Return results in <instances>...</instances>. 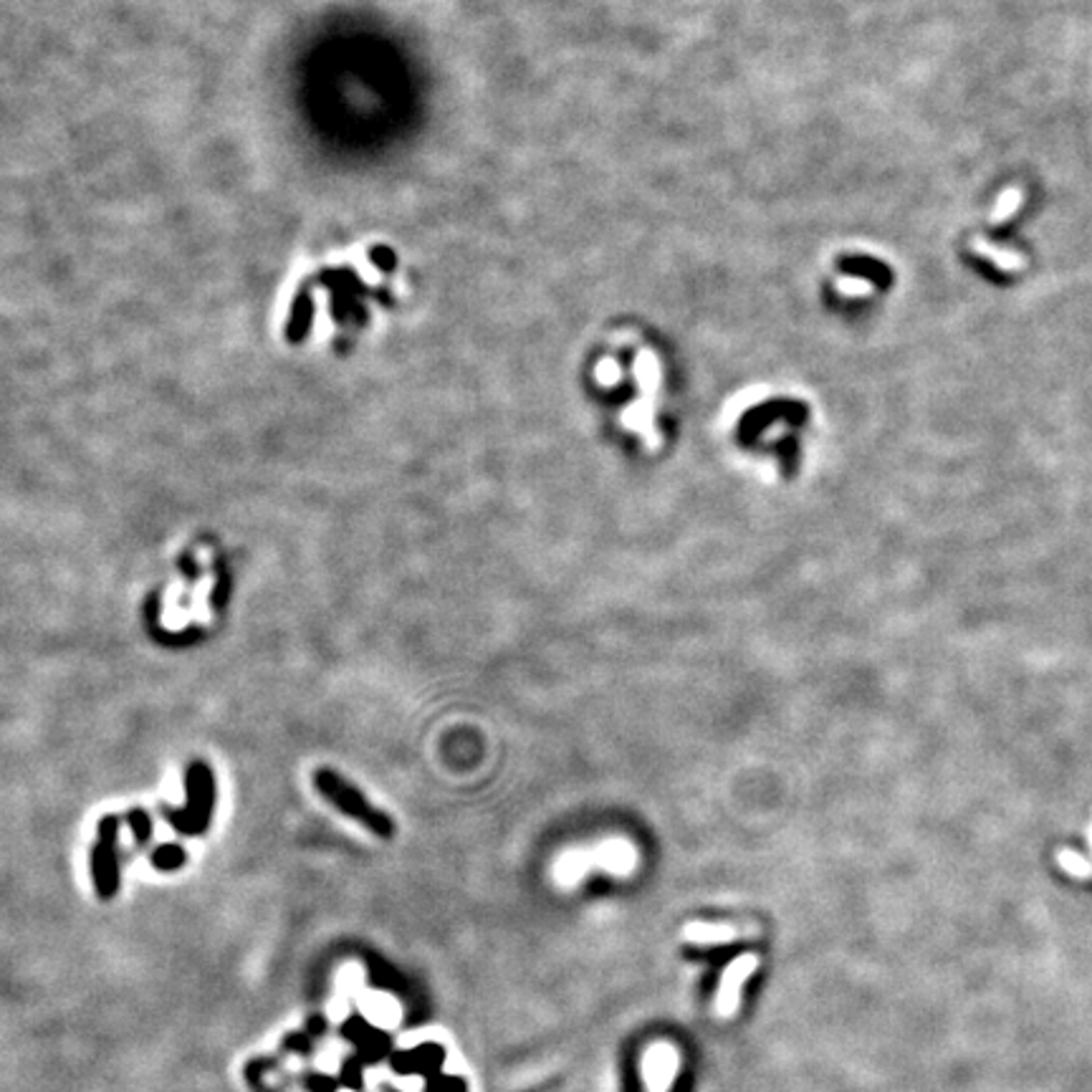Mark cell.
Listing matches in <instances>:
<instances>
[{"label": "cell", "instance_id": "1", "mask_svg": "<svg viewBox=\"0 0 1092 1092\" xmlns=\"http://www.w3.org/2000/svg\"><path fill=\"white\" fill-rule=\"evenodd\" d=\"M314 787L316 792L329 801L336 812H342L344 817L354 820L357 825H362L367 832H372L380 840H393L395 837V820L380 809L377 804H372L367 796L344 776H339L329 766H322L314 771Z\"/></svg>", "mask_w": 1092, "mask_h": 1092}, {"label": "cell", "instance_id": "2", "mask_svg": "<svg viewBox=\"0 0 1092 1092\" xmlns=\"http://www.w3.org/2000/svg\"><path fill=\"white\" fill-rule=\"evenodd\" d=\"M215 812V776L208 762H193L185 769V804L163 807L165 820L175 832L200 837L205 834Z\"/></svg>", "mask_w": 1092, "mask_h": 1092}, {"label": "cell", "instance_id": "3", "mask_svg": "<svg viewBox=\"0 0 1092 1092\" xmlns=\"http://www.w3.org/2000/svg\"><path fill=\"white\" fill-rule=\"evenodd\" d=\"M117 840H119V817L117 814L101 817L97 827V842L92 847V880L101 900H112L119 891Z\"/></svg>", "mask_w": 1092, "mask_h": 1092}, {"label": "cell", "instance_id": "4", "mask_svg": "<svg viewBox=\"0 0 1092 1092\" xmlns=\"http://www.w3.org/2000/svg\"><path fill=\"white\" fill-rule=\"evenodd\" d=\"M635 374H637L640 387H642V399L637 402V407H632V410H628L623 415V420H625V428H632V431L640 432L642 440H645V445L653 450L661 443V435L655 432V425H653V402H655L658 382H661V369H658V360H655L653 352L642 349L637 354Z\"/></svg>", "mask_w": 1092, "mask_h": 1092}, {"label": "cell", "instance_id": "5", "mask_svg": "<svg viewBox=\"0 0 1092 1092\" xmlns=\"http://www.w3.org/2000/svg\"><path fill=\"white\" fill-rule=\"evenodd\" d=\"M757 966H759V956H754V954H744L726 966V971L721 976V987L716 993V1004H713L716 1014L721 1019H728V1017L736 1014L738 1001H741V987L757 971Z\"/></svg>", "mask_w": 1092, "mask_h": 1092}, {"label": "cell", "instance_id": "6", "mask_svg": "<svg viewBox=\"0 0 1092 1092\" xmlns=\"http://www.w3.org/2000/svg\"><path fill=\"white\" fill-rule=\"evenodd\" d=\"M678 1052L667 1042H655L642 1057V1077L648 1092H670V1085L678 1075Z\"/></svg>", "mask_w": 1092, "mask_h": 1092}, {"label": "cell", "instance_id": "7", "mask_svg": "<svg viewBox=\"0 0 1092 1092\" xmlns=\"http://www.w3.org/2000/svg\"><path fill=\"white\" fill-rule=\"evenodd\" d=\"M741 933L731 926H716V923H688L683 928V938L695 946H713V943H728L736 941Z\"/></svg>", "mask_w": 1092, "mask_h": 1092}, {"label": "cell", "instance_id": "8", "mask_svg": "<svg viewBox=\"0 0 1092 1092\" xmlns=\"http://www.w3.org/2000/svg\"><path fill=\"white\" fill-rule=\"evenodd\" d=\"M150 860H152V865H155L157 870H163V872H172V870H177V867H182V865L188 862V853H185V847H182V845L169 842V845H160V847H155Z\"/></svg>", "mask_w": 1092, "mask_h": 1092}, {"label": "cell", "instance_id": "9", "mask_svg": "<svg viewBox=\"0 0 1092 1092\" xmlns=\"http://www.w3.org/2000/svg\"><path fill=\"white\" fill-rule=\"evenodd\" d=\"M127 822H130V827H132L134 842H137V845H147V842H150V837H152V817H150L142 807H132V809L127 812Z\"/></svg>", "mask_w": 1092, "mask_h": 1092}, {"label": "cell", "instance_id": "10", "mask_svg": "<svg viewBox=\"0 0 1092 1092\" xmlns=\"http://www.w3.org/2000/svg\"><path fill=\"white\" fill-rule=\"evenodd\" d=\"M412 1057H415V1072H437L445 1059V1052L437 1044H428V1047L415 1050Z\"/></svg>", "mask_w": 1092, "mask_h": 1092}, {"label": "cell", "instance_id": "11", "mask_svg": "<svg viewBox=\"0 0 1092 1092\" xmlns=\"http://www.w3.org/2000/svg\"><path fill=\"white\" fill-rule=\"evenodd\" d=\"M837 289L842 291V294H847V297H858V294H867L870 291V286L860 281V278H840L837 281Z\"/></svg>", "mask_w": 1092, "mask_h": 1092}, {"label": "cell", "instance_id": "12", "mask_svg": "<svg viewBox=\"0 0 1092 1092\" xmlns=\"http://www.w3.org/2000/svg\"><path fill=\"white\" fill-rule=\"evenodd\" d=\"M431 1092H463V1082L458 1077H432Z\"/></svg>", "mask_w": 1092, "mask_h": 1092}, {"label": "cell", "instance_id": "13", "mask_svg": "<svg viewBox=\"0 0 1092 1092\" xmlns=\"http://www.w3.org/2000/svg\"><path fill=\"white\" fill-rule=\"evenodd\" d=\"M620 374H623L620 367L612 362V360L610 362H602V367H599V380L604 382V387H612L620 380Z\"/></svg>", "mask_w": 1092, "mask_h": 1092}, {"label": "cell", "instance_id": "14", "mask_svg": "<svg viewBox=\"0 0 1092 1092\" xmlns=\"http://www.w3.org/2000/svg\"><path fill=\"white\" fill-rule=\"evenodd\" d=\"M306 1085H309V1090L311 1092H334V1080H329V1077H319V1075H314V1077H309V1080H306Z\"/></svg>", "mask_w": 1092, "mask_h": 1092}, {"label": "cell", "instance_id": "15", "mask_svg": "<svg viewBox=\"0 0 1092 1092\" xmlns=\"http://www.w3.org/2000/svg\"><path fill=\"white\" fill-rule=\"evenodd\" d=\"M286 1047H297V1050H303V1052H306V1050H309V1042H306L303 1037H291V1039L286 1042Z\"/></svg>", "mask_w": 1092, "mask_h": 1092}, {"label": "cell", "instance_id": "16", "mask_svg": "<svg viewBox=\"0 0 1092 1092\" xmlns=\"http://www.w3.org/2000/svg\"><path fill=\"white\" fill-rule=\"evenodd\" d=\"M309 1029H311V1034H322V1029H327V1022H322V1019H311V1022H309Z\"/></svg>", "mask_w": 1092, "mask_h": 1092}]
</instances>
